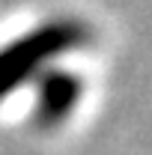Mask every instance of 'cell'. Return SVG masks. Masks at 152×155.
<instances>
[{
	"mask_svg": "<svg viewBox=\"0 0 152 155\" xmlns=\"http://www.w3.org/2000/svg\"><path fill=\"white\" fill-rule=\"evenodd\" d=\"M87 42H90V30L84 21L54 18L18 36L15 42L3 45L0 48V101L21 90L27 81L39 78L51 60L78 51Z\"/></svg>",
	"mask_w": 152,
	"mask_h": 155,
	"instance_id": "cell-1",
	"label": "cell"
},
{
	"mask_svg": "<svg viewBox=\"0 0 152 155\" xmlns=\"http://www.w3.org/2000/svg\"><path fill=\"white\" fill-rule=\"evenodd\" d=\"M84 96V81L66 69H51L39 75V90H36V107L33 119L42 128H54L60 122H66L78 101Z\"/></svg>",
	"mask_w": 152,
	"mask_h": 155,
	"instance_id": "cell-2",
	"label": "cell"
}]
</instances>
